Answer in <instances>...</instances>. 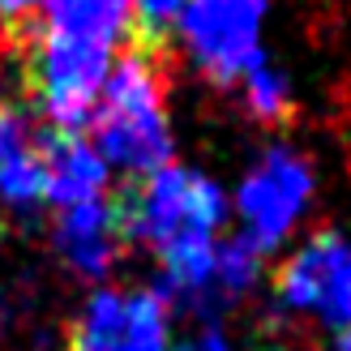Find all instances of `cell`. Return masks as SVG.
Listing matches in <instances>:
<instances>
[{
    "instance_id": "1",
    "label": "cell",
    "mask_w": 351,
    "mask_h": 351,
    "mask_svg": "<svg viewBox=\"0 0 351 351\" xmlns=\"http://www.w3.org/2000/svg\"><path fill=\"white\" fill-rule=\"evenodd\" d=\"M90 137L103 163L146 176L171 159L167 125V51L129 43L90 112Z\"/></svg>"
},
{
    "instance_id": "2",
    "label": "cell",
    "mask_w": 351,
    "mask_h": 351,
    "mask_svg": "<svg viewBox=\"0 0 351 351\" xmlns=\"http://www.w3.org/2000/svg\"><path fill=\"white\" fill-rule=\"evenodd\" d=\"M13 43L22 51L30 103L51 120V129H82L108 82V47L51 34L39 22H30Z\"/></svg>"
},
{
    "instance_id": "3",
    "label": "cell",
    "mask_w": 351,
    "mask_h": 351,
    "mask_svg": "<svg viewBox=\"0 0 351 351\" xmlns=\"http://www.w3.org/2000/svg\"><path fill=\"white\" fill-rule=\"evenodd\" d=\"M270 0H184L180 34L202 77L215 86L244 82L249 69L261 64V17Z\"/></svg>"
},
{
    "instance_id": "4",
    "label": "cell",
    "mask_w": 351,
    "mask_h": 351,
    "mask_svg": "<svg viewBox=\"0 0 351 351\" xmlns=\"http://www.w3.org/2000/svg\"><path fill=\"white\" fill-rule=\"evenodd\" d=\"M278 300L295 313H313L326 326H351V244L339 232H317L295 249L274 278Z\"/></svg>"
},
{
    "instance_id": "5",
    "label": "cell",
    "mask_w": 351,
    "mask_h": 351,
    "mask_svg": "<svg viewBox=\"0 0 351 351\" xmlns=\"http://www.w3.org/2000/svg\"><path fill=\"white\" fill-rule=\"evenodd\" d=\"M69 351H171L167 304L154 291H95L69 330Z\"/></svg>"
},
{
    "instance_id": "6",
    "label": "cell",
    "mask_w": 351,
    "mask_h": 351,
    "mask_svg": "<svg viewBox=\"0 0 351 351\" xmlns=\"http://www.w3.org/2000/svg\"><path fill=\"white\" fill-rule=\"evenodd\" d=\"M313 176L308 163L291 150H270L266 159L253 167V176L240 184V219H244V240L257 253H270L278 240L291 232L308 202Z\"/></svg>"
},
{
    "instance_id": "7",
    "label": "cell",
    "mask_w": 351,
    "mask_h": 351,
    "mask_svg": "<svg viewBox=\"0 0 351 351\" xmlns=\"http://www.w3.org/2000/svg\"><path fill=\"white\" fill-rule=\"evenodd\" d=\"M34 146L43 163V202L69 210L99 197L108 180V163L86 137H77V129H34Z\"/></svg>"
},
{
    "instance_id": "8",
    "label": "cell",
    "mask_w": 351,
    "mask_h": 351,
    "mask_svg": "<svg viewBox=\"0 0 351 351\" xmlns=\"http://www.w3.org/2000/svg\"><path fill=\"white\" fill-rule=\"evenodd\" d=\"M56 249L77 274L103 278L116 266L120 249H125V236H120L112 202L95 197V202H82V206H69L56 223Z\"/></svg>"
},
{
    "instance_id": "9",
    "label": "cell",
    "mask_w": 351,
    "mask_h": 351,
    "mask_svg": "<svg viewBox=\"0 0 351 351\" xmlns=\"http://www.w3.org/2000/svg\"><path fill=\"white\" fill-rule=\"evenodd\" d=\"M39 26L51 34L112 47L116 39H129L133 9H129V0H47Z\"/></svg>"
},
{
    "instance_id": "10",
    "label": "cell",
    "mask_w": 351,
    "mask_h": 351,
    "mask_svg": "<svg viewBox=\"0 0 351 351\" xmlns=\"http://www.w3.org/2000/svg\"><path fill=\"white\" fill-rule=\"evenodd\" d=\"M244 108L257 125L266 129H283L291 125L295 116V103H291V90H287V77L270 64H257L244 73Z\"/></svg>"
},
{
    "instance_id": "11",
    "label": "cell",
    "mask_w": 351,
    "mask_h": 351,
    "mask_svg": "<svg viewBox=\"0 0 351 351\" xmlns=\"http://www.w3.org/2000/svg\"><path fill=\"white\" fill-rule=\"evenodd\" d=\"M257 266H261V253L244 236L215 244V291H219V300H232V295L249 291L253 278H257Z\"/></svg>"
},
{
    "instance_id": "12",
    "label": "cell",
    "mask_w": 351,
    "mask_h": 351,
    "mask_svg": "<svg viewBox=\"0 0 351 351\" xmlns=\"http://www.w3.org/2000/svg\"><path fill=\"white\" fill-rule=\"evenodd\" d=\"M129 9H133L129 43H137V47H154V51H167L171 26L180 22L184 0H129Z\"/></svg>"
},
{
    "instance_id": "13",
    "label": "cell",
    "mask_w": 351,
    "mask_h": 351,
    "mask_svg": "<svg viewBox=\"0 0 351 351\" xmlns=\"http://www.w3.org/2000/svg\"><path fill=\"white\" fill-rule=\"evenodd\" d=\"M39 5H43V0H0V34L13 43L17 34H22V30L34 22Z\"/></svg>"
},
{
    "instance_id": "14",
    "label": "cell",
    "mask_w": 351,
    "mask_h": 351,
    "mask_svg": "<svg viewBox=\"0 0 351 351\" xmlns=\"http://www.w3.org/2000/svg\"><path fill=\"white\" fill-rule=\"evenodd\" d=\"M171 351H232V347H227L219 326H202V330H193L180 347H171Z\"/></svg>"
},
{
    "instance_id": "15",
    "label": "cell",
    "mask_w": 351,
    "mask_h": 351,
    "mask_svg": "<svg viewBox=\"0 0 351 351\" xmlns=\"http://www.w3.org/2000/svg\"><path fill=\"white\" fill-rule=\"evenodd\" d=\"M339 351H351V326L339 330Z\"/></svg>"
}]
</instances>
